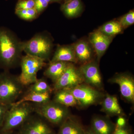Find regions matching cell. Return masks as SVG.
<instances>
[{
  "label": "cell",
  "mask_w": 134,
  "mask_h": 134,
  "mask_svg": "<svg viewBox=\"0 0 134 134\" xmlns=\"http://www.w3.org/2000/svg\"><path fill=\"white\" fill-rule=\"evenodd\" d=\"M34 107L35 113L54 126L60 127L70 116L69 107L51 99L43 104H34Z\"/></svg>",
  "instance_id": "obj_4"
},
{
  "label": "cell",
  "mask_w": 134,
  "mask_h": 134,
  "mask_svg": "<svg viewBox=\"0 0 134 134\" xmlns=\"http://www.w3.org/2000/svg\"><path fill=\"white\" fill-rule=\"evenodd\" d=\"M0 134H18L16 130L14 131H8V132H2L0 133Z\"/></svg>",
  "instance_id": "obj_31"
},
{
  "label": "cell",
  "mask_w": 134,
  "mask_h": 134,
  "mask_svg": "<svg viewBox=\"0 0 134 134\" xmlns=\"http://www.w3.org/2000/svg\"><path fill=\"white\" fill-rule=\"evenodd\" d=\"M27 91L38 93H52L53 91L45 79L42 78L37 79L36 82L29 85Z\"/></svg>",
  "instance_id": "obj_23"
},
{
  "label": "cell",
  "mask_w": 134,
  "mask_h": 134,
  "mask_svg": "<svg viewBox=\"0 0 134 134\" xmlns=\"http://www.w3.org/2000/svg\"><path fill=\"white\" fill-rule=\"evenodd\" d=\"M35 6V0H18L15 9H28L33 8Z\"/></svg>",
  "instance_id": "obj_26"
},
{
  "label": "cell",
  "mask_w": 134,
  "mask_h": 134,
  "mask_svg": "<svg viewBox=\"0 0 134 134\" xmlns=\"http://www.w3.org/2000/svg\"><path fill=\"white\" fill-rule=\"evenodd\" d=\"M11 106L12 105L5 104L0 103V129L3 124L6 113Z\"/></svg>",
  "instance_id": "obj_27"
},
{
  "label": "cell",
  "mask_w": 134,
  "mask_h": 134,
  "mask_svg": "<svg viewBox=\"0 0 134 134\" xmlns=\"http://www.w3.org/2000/svg\"><path fill=\"white\" fill-rule=\"evenodd\" d=\"M46 1L49 3L53 2H60L61 0H46Z\"/></svg>",
  "instance_id": "obj_33"
},
{
  "label": "cell",
  "mask_w": 134,
  "mask_h": 134,
  "mask_svg": "<svg viewBox=\"0 0 134 134\" xmlns=\"http://www.w3.org/2000/svg\"><path fill=\"white\" fill-rule=\"evenodd\" d=\"M114 38L105 35L98 29L89 34L88 40L93 47L98 62L112 42Z\"/></svg>",
  "instance_id": "obj_12"
},
{
  "label": "cell",
  "mask_w": 134,
  "mask_h": 134,
  "mask_svg": "<svg viewBox=\"0 0 134 134\" xmlns=\"http://www.w3.org/2000/svg\"><path fill=\"white\" fill-rule=\"evenodd\" d=\"M73 44L77 63L82 65L93 60V55L96 54L88 40H80Z\"/></svg>",
  "instance_id": "obj_13"
},
{
  "label": "cell",
  "mask_w": 134,
  "mask_h": 134,
  "mask_svg": "<svg viewBox=\"0 0 134 134\" xmlns=\"http://www.w3.org/2000/svg\"><path fill=\"white\" fill-rule=\"evenodd\" d=\"M78 68L83 77L84 83L99 90L103 88V81L97 62L92 60L82 64Z\"/></svg>",
  "instance_id": "obj_10"
},
{
  "label": "cell",
  "mask_w": 134,
  "mask_h": 134,
  "mask_svg": "<svg viewBox=\"0 0 134 134\" xmlns=\"http://www.w3.org/2000/svg\"><path fill=\"white\" fill-rule=\"evenodd\" d=\"M70 63L63 61L49 62L48 68L44 72V75L54 83L63 74Z\"/></svg>",
  "instance_id": "obj_18"
},
{
  "label": "cell",
  "mask_w": 134,
  "mask_h": 134,
  "mask_svg": "<svg viewBox=\"0 0 134 134\" xmlns=\"http://www.w3.org/2000/svg\"><path fill=\"white\" fill-rule=\"evenodd\" d=\"M17 132L18 134H56L48 122L37 114H32Z\"/></svg>",
  "instance_id": "obj_8"
},
{
  "label": "cell",
  "mask_w": 134,
  "mask_h": 134,
  "mask_svg": "<svg viewBox=\"0 0 134 134\" xmlns=\"http://www.w3.org/2000/svg\"><path fill=\"white\" fill-rule=\"evenodd\" d=\"M68 89L75 97L77 105L81 108L98 104L102 101L105 96L99 90L85 83Z\"/></svg>",
  "instance_id": "obj_7"
},
{
  "label": "cell",
  "mask_w": 134,
  "mask_h": 134,
  "mask_svg": "<svg viewBox=\"0 0 134 134\" xmlns=\"http://www.w3.org/2000/svg\"><path fill=\"white\" fill-rule=\"evenodd\" d=\"M70 1V0H64L65 1V2H67L68 1Z\"/></svg>",
  "instance_id": "obj_34"
},
{
  "label": "cell",
  "mask_w": 134,
  "mask_h": 134,
  "mask_svg": "<svg viewBox=\"0 0 134 134\" xmlns=\"http://www.w3.org/2000/svg\"><path fill=\"white\" fill-rule=\"evenodd\" d=\"M118 21L123 30L133 24L134 23V11L131 10L127 14L121 17Z\"/></svg>",
  "instance_id": "obj_25"
},
{
  "label": "cell",
  "mask_w": 134,
  "mask_h": 134,
  "mask_svg": "<svg viewBox=\"0 0 134 134\" xmlns=\"http://www.w3.org/2000/svg\"><path fill=\"white\" fill-rule=\"evenodd\" d=\"M115 128V124L108 117L95 116L92 120L91 129L97 134H113Z\"/></svg>",
  "instance_id": "obj_15"
},
{
  "label": "cell",
  "mask_w": 134,
  "mask_h": 134,
  "mask_svg": "<svg viewBox=\"0 0 134 134\" xmlns=\"http://www.w3.org/2000/svg\"><path fill=\"white\" fill-rule=\"evenodd\" d=\"M61 9L67 17L75 18L81 14L83 6L81 0H70L64 3Z\"/></svg>",
  "instance_id": "obj_21"
},
{
  "label": "cell",
  "mask_w": 134,
  "mask_h": 134,
  "mask_svg": "<svg viewBox=\"0 0 134 134\" xmlns=\"http://www.w3.org/2000/svg\"><path fill=\"white\" fill-rule=\"evenodd\" d=\"M45 62L41 58L29 54L22 56L20 63L21 72L18 78L23 85L29 86L36 81L38 72L47 65Z\"/></svg>",
  "instance_id": "obj_6"
},
{
  "label": "cell",
  "mask_w": 134,
  "mask_h": 134,
  "mask_svg": "<svg viewBox=\"0 0 134 134\" xmlns=\"http://www.w3.org/2000/svg\"><path fill=\"white\" fill-rule=\"evenodd\" d=\"M109 82L119 86L121 96L126 100L133 104L134 102V80L131 75L121 73L115 75L109 79Z\"/></svg>",
  "instance_id": "obj_11"
},
{
  "label": "cell",
  "mask_w": 134,
  "mask_h": 134,
  "mask_svg": "<svg viewBox=\"0 0 134 134\" xmlns=\"http://www.w3.org/2000/svg\"><path fill=\"white\" fill-rule=\"evenodd\" d=\"M115 127H122L127 126V121L124 116H119L117 120Z\"/></svg>",
  "instance_id": "obj_30"
},
{
  "label": "cell",
  "mask_w": 134,
  "mask_h": 134,
  "mask_svg": "<svg viewBox=\"0 0 134 134\" xmlns=\"http://www.w3.org/2000/svg\"><path fill=\"white\" fill-rule=\"evenodd\" d=\"M85 134H97L96 132H94V131L91 129L87 130H85Z\"/></svg>",
  "instance_id": "obj_32"
},
{
  "label": "cell",
  "mask_w": 134,
  "mask_h": 134,
  "mask_svg": "<svg viewBox=\"0 0 134 134\" xmlns=\"http://www.w3.org/2000/svg\"><path fill=\"white\" fill-rule=\"evenodd\" d=\"M53 48L52 39L45 34H39L26 42H23V51L26 54L48 60Z\"/></svg>",
  "instance_id": "obj_5"
},
{
  "label": "cell",
  "mask_w": 134,
  "mask_h": 134,
  "mask_svg": "<svg viewBox=\"0 0 134 134\" xmlns=\"http://www.w3.org/2000/svg\"><path fill=\"white\" fill-rule=\"evenodd\" d=\"M85 130L80 122L70 115L60 126L56 134H85Z\"/></svg>",
  "instance_id": "obj_17"
},
{
  "label": "cell",
  "mask_w": 134,
  "mask_h": 134,
  "mask_svg": "<svg viewBox=\"0 0 134 134\" xmlns=\"http://www.w3.org/2000/svg\"><path fill=\"white\" fill-rule=\"evenodd\" d=\"M113 134H132V130L127 126L122 127H115Z\"/></svg>",
  "instance_id": "obj_29"
},
{
  "label": "cell",
  "mask_w": 134,
  "mask_h": 134,
  "mask_svg": "<svg viewBox=\"0 0 134 134\" xmlns=\"http://www.w3.org/2000/svg\"><path fill=\"white\" fill-rule=\"evenodd\" d=\"M101 105V111L108 116H124L125 114L116 96L106 94L102 100Z\"/></svg>",
  "instance_id": "obj_14"
},
{
  "label": "cell",
  "mask_w": 134,
  "mask_h": 134,
  "mask_svg": "<svg viewBox=\"0 0 134 134\" xmlns=\"http://www.w3.org/2000/svg\"><path fill=\"white\" fill-rule=\"evenodd\" d=\"M23 43L10 30L0 28V69L8 70L20 64Z\"/></svg>",
  "instance_id": "obj_1"
},
{
  "label": "cell",
  "mask_w": 134,
  "mask_h": 134,
  "mask_svg": "<svg viewBox=\"0 0 134 134\" xmlns=\"http://www.w3.org/2000/svg\"><path fill=\"white\" fill-rule=\"evenodd\" d=\"M98 30L106 36L113 37L121 33L124 30L118 21L107 22L100 26Z\"/></svg>",
  "instance_id": "obj_22"
},
{
  "label": "cell",
  "mask_w": 134,
  "mask_h": 134,
  "mask_svg": "<svg viewBox=\"0 0 134 134\" xmlns=\"http://www.w3.org/2000/svg\"><path fill=\"white\" fill-rule=\"evenodd\" d=\"M63 61L77 63L74 44L59 46L50 63Z\"/></svg>",
  "instance_id": "obj_16"
},
{
  "label": "cell",
  "mask_w": 134,
  "mask_h": 134,
  "mask_svg": "<svg viewBox=\"0 0 134 134\" xmlns=\"http://www.w3.org/2000/svg\"><path fill=\"white\" fill-rule=\"evenodd\" d=\"M48 4V2L46 0H35L34 8L39 14L47 7Z\"/></svg>",
  "instance_id": "obj_28"
},
{
  "label": "cell",
  "mask_w": 134,
  "mask_h": 134,
  "mask_svg": "<svg viewBox=\"0 0 134 134\" xmlns=\"http://www.w3.org/2000/svg\"><path fill=\"white\" fill-rule=\"evenodd\" d=\"M25 86L18 76L4 70L0 74V103L12 105L16 102L24 92Z\"/></svg>",
  "instance_id": "obj_3"
},
{
  "label": "cell",
  "mask_w": 134,
  "mask_h": 134,
  "mask_svg": "<svg viewBox=\"0 0 134 134\" xmlns=\"http://www.w3.org/2000/svg\"><path fill=\"white\" fill-rule=\"evenodd\" d=\"M34 113V103L24 102L17 105H12L6 113L0 133L16 130Z\"/></svg>",
  "instance_id": "obj_2"
},
{
  "label": "cell",
  "mask_w": 134,
  "mask_h": 134,
  "mask_svg": "<svg viewBox=\"0 0 134 134\" xmlns=\"http://www.w3.org/2000/svg\"><path fill=\"white\" fill-rule=\"evenodd\" d=\"M51 93H38L26 91L21 99L17 100L12 105H17L24 102H30L34 104H43L51 100Z\"/></svg>",
  "instance_id": "obj_19"
},
{
  "label": "cell",
  "mask_w": 134,
  "mask_h": 134,
  "mask_svg": "<svg viewBox=\"0 0 134 134\" xmlns=\"http://www.w3.org/2000/svg\"><path fill=\"white\" fill-rule=\"evenodd\" d=\"M15 14L21 19L28 21L35 19L38 15L34 8L28 9H15Z\"/></svg>",
  "instance_id": "obj_24"
},
{
  "label": "cell",
  "mask_w": 134,
  "mask_h": 134,
  "mask_svg": "<svg viewBox=\"0 0 134 134\" xmlns=\"http://www.w3.org/2000/svg\"><path fill=\"white\" fill-rule=\"evenodd\" d=\"M83 83V78L79 68L73 63H70L62 75L54 83L53 88L56 91L60 89L71 88Z\"/></svg>",
  "instance_id": "obj_9"
},
{
  "label": "cell",
  "mask_w": 134,
  "mask_h": 134,
  "mask_svg": "<svg viewBox=\"0 0 134 134\" xmlns=\"http://www.w3.org/2000/svg\"><path fill=\"white\" fill-rule=\"evenodd\" d=\"M53 100L68 107L77 105L76 99L68 89H60L55 91Z\"/></svg>",
  "instance_id": "obj_20"
}]
</instances>
